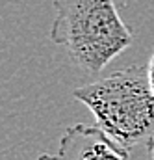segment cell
<instances>
[{"instance_id":"obj_3","label":"cell","mask_w":154,"mask_h":160,"mask_svg":"<svg viewBox=\"0 0 154 160\" xmlns=\"http://www.w3.org/2000/svg\"><path fill=\"white\" fill-rule=\"evenodd\" d=\"M58 157L61 160H130V149L117 143L99 125L76 123L65 128Z\"/></svg>"},{"instance_id":"obj_1","label":"cell","mask_w":154,"mask_h":160,"mask_svg":"<svg viewBox=\"0 0 154 160\" xmlns=\"http://www.w3.org/2000/svg\"><path fill=\"white\" fill-rule=\"evenodd\" d=\"M50 41L80 69L97 75L134 43V30L113 0H54Z\"/></svg>"},{"instance_id":"obj_2","label":"cell","mask_w":154,"mask_h":160,"mask_svg":"<svg viewBox=\"0 0 154 160\" xmlns=\"http://www.w3.org/2000/svg\"><path fill=\"white\" fill-rule=\"evenodd\" d=\"M73 97L85 104L97 125L126 149L154 134V91L147 65H130L80 86Z\"/></svg>"},{"instance_id":"obj_5","label":"cell","mask_w":154,"mask_h":160,"mask_svg":"<svg viewBox=\"0 0 154 160\" xmlns=\"http://www.w3.org/2000/svg\"><path fill=\"white\" fill-rule=\"evenodd\" d=\"M147 147H149V157H151V160H154V134L149 138V142H147Z\"/></svg>"},{"instance_id":"obj_6","label":"cell","mask_w":154,"mask_h":160,"mask_svg":"<svg viewBox=\"0 0 154 160\" xmlns=\"http://www.w3.org/2000/svg\"><path fill=\"white\" fill-rule=\"evenodd\" d=\"M36 160H61L58 155H50V153H43V155H39Z\"/></svg>"},{"instance_id":"obj_4","label":"cell","mask_w":154,"mask_h":160,"mask_svg":"<svg viewBox=\"0 0 154 160\" xmlns=\"http://www.w3.org/2000/svg\"><path fill=\"white\" fill-rule=\"evenodd\" d=\"M147 73H149V80H151V88L154 91V52L149 60V63H147Z\"/></svg>"}]
</instances>
